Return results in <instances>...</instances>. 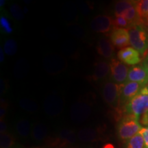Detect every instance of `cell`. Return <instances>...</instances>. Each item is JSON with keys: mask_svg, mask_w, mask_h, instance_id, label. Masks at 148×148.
Masks as SVG:
<instances>
[{"mask_svg": "<svg viewBox=\"0 0 148 148\" xmlns=\"http://www.w3.org/2000/svg\"><path fill=\"white\" fill-rule=\"evenodd\" d=\"M90 28L97 33H107L114 28L113 19L108 14H98L92 19Z\"/></svg>", "mask_w": 148, "mask_h": 148, "instance_id": "30bf717a", "label": "cell"}, {"mask_svg": "<svg viewBox=\"0 0 148 148\" xmlns=\"http://www.w3.org/2000/svg\"><path fill=\"white\" fill-rule=\"evenodd\" d=\"M110 66L111 81L117 84H123L127 82L130 69L126 64L117 59L112 58L110 62Z\"/></svg>", "mask_w": 148, "mask_h": 148, "instance_id": "8992f818", "label": "cell"}, {"mask_svg": "<svg viewBox=\"0 0 148 148\" xmlns=\"http://www.w3.org/2000/svg\"><path fill=\"white\" fill-rule=\"evenodd\" d=\"M125 148H146L142 135L138 133L129 139L125 143Z\"/></svg>", "mask_w": 148, "mask_h": 148, "instance_id": "7402d4cb", "label": "cell"}, {"mask_svg": "<svg viewBox=\"0 0 148 148\" xmlns=\"http://www.w3.org/2000/svg\"><path fill=\"white\" fill-rule=\"evenodd\" d=\"M43 65L48 73H58L64 69L66 62L58 56H51L44 59Z\"/></svg>", "mask_w": 148, "mask_h": 148, "instance_id": "5bb4252c", "label": "cell"}, {"mask_svg": "<svg viewBox=\"0 0 148 148\" xmlns=\"http://www.w3.org/2000/svg\"><path fill=\"white\" fill-rule=\"evenodd\" d=\"M128 32L130 45L145 58L148 51V34L145 28L142 24H135L128 29Z\"/></svg>", "mask_w": 148, "mask_h": 148, "instance_id": "3957f363", "label": "cell"}, {"mask_svg": "<svg viewBox=\"0 0 148 148\" xmlns=\"http://www.w3.org/2000/svg\"><path fill=\"white\" fill-rule=\"evenodd\" d=\"M125 114H130L138 119L143 114L148 112V86L142 88L123 108Z\"/></svg>", "mask_w": 148, "mask_h": 148, "instance_id": "7a4b0ae2", "label": "cell"}, {"mask_svg": "<svg viewBox=\"0 0 148 148\" xmlns=\"http://www.w3.org/2000/svg\"><path fill=\"white\" fill-rule=\"evenodd\" d=\"M140 134L143 136L144 142H145V145L146 148H148V126L142 127L139 132Z\"/></svg>", "mask_w": 148, "mask_h": 148, "instance_id": "f1b7e54d", "label": "cell"}, {"mask_svg": "<svg viewBox=\"0 0 148 148\" xmlns=\"http://www.w3.org/2000/svg\"><path fill=\"white\" fill-rule=\"evenodd\" d=\"M142 25H143L144 27H145L146 31L148 32V16L142 20Z\"/></svg>", "mask_w": 148, "mask_h": 148, "instance_id": "1f68e13d", "label": "cell"}, {"mask_svg": "<svg viewBox=\"0 0 148 148\" xmlns=\"http://www.w3.org/2000/svg\"><path fill=\"white\" fill-rule=\"evenodd\" d=\"M10 11L12 16L17 21H21L25 16L23 11L17 3H12L10 7Z\"/></svg>", "mask_w": 148, "mask_h": 148, "instance_id": "83f0119b", "label": "cell"}, {"mask_svg": "<svg viewBox=\"0 0 148 148\" xmlns=\"http://www.w3.org/2000/svg\"><path fill=\"white\" fill-rule=\"evenodd\" d=\"M4 51L2 49V47L0 48V62H2L4 60Z\"/></svg>", "mask_w": 148, "mask_h": 148, "instance_id": "d6a6232c", "label": "cell"}, {"mask_svg": "<svg viewBox=\"0 0 148 148\" xmlns=\"http://www.w3.org/2000/svg\"><path fill=\"white\" fill-rule=\"evenodd\" d=\"M97 51L101 56L105 59L113 58L114 47L110 39L106 37H101L97 44Z\"/></svg>", "mask_w": 148, "mask_h": 148, "instance_id": "2e32d148", "label": "cell"}, {"mask_svg": "<svg viewBox=\"0 0 148 148\" xmlns=\"http://www.w3.org/2000/svg\"><path fill=\"white\" fill-rule=\"evenodd\" d=\"M80 148H95V147H93V146H92V145H85V146H83V147H80Z\"/></svg>", "mask_w": 148, "mask_h": 148, "instance_id": "8d00e7d4", "label": "cell"}, {"mask_svg": "<svg viewBox=\"0 0 148 148\" xmlns=\"http://www.w3.org/2000/svg\"><path fill=\"white\" fill-rule=\"evenodd\" d=\"M144 87L142 84L134 82L127 81L121 84L120 92V108H123L133 97H135Z\"/></svg>", "mask_w": 148, "mask_h": 148, "instance_id": "ba28073f", "label": "cell"}, {"mask_svg": "<svg viewBox=\"0 0 148 148\" xmlns=\"http://www.w3.org/2000/svg\"><path fill=\"white\" fill-rule=\"evenodd\" d=\"M113 25L114 27L127 29L132 26L131 23L123 16H115V18L113 19Z\"/></svg>", "mask_w": 148, "mask_h": 148, "instance_id": "484cf974", "label": "cell"}, {"mask_svg": "<svg viewBox=\"0 0 148 148\" xmlns=\"http://www.w3.org/2000/svg\"><path fill=\"white\" fill-rule=\"evenodd\" d=\"M33 124L26 118H21L16 121L15 130L20 137L27 138L31 136Z\"/></svg>", "mask_w": 148, "mask_h": 148, "instance_id": "d6986e66", "label": "cell"}, {"mask_svg": "<svg viewBox=\"0 0 148 148\" xmlns=\"http://www.w3.org/2000/svg\"><path fill=\"white\" fill-rule=\"evenodd\" d=\"M77 139L84 143L95 142L101 138V132L98 130L92 127H84L80 129L77 133Z\"/></svg>", "mask_w": 148, "mask_h": 148, "instance_id": "e0dca14e", "label": "cell"}, {"mask_svg": "<svg viewBox=\"0 0 148 148\" xmlns=\"http://www.w3.org/2000/svg\"><path fill=\"white\" fill-rule=\"evenodd\" d=\"M134 5L142 22V20L148 16V0L134 1Z\"/></svg>", "mask_w": 148, "mask_h": 148, "instance_id": "cb8c5ba5", "label": "cell"}, {"mask_svg": "<svg viewBox=\"0 0 148 148\" xmlns=\"http://www.w3.org/2000/svg\"><path fill=\"white\" fill-rule=\"evenodd\" d=\"M121 84H117L112 81H106L101 88V96L105 102L116 109L120 114L123 112L120 108V92Z\"/></svg>", "mask_w": 148, "mask_h": 148, "instance_id": "277c9868", "label": "cell"}, {"mask_svg": "<svg viewBox=\"0 0 148 148\" xmlns=\"http://www.w3.org/2000/svg\"><path fill=\"white\" fill-rule=\"evenodd\" d=\"M5 82L4 81H3L2 79L1 80V93L2 94V92L3 93V92H5Z\"/></svg>", "mask_w": 148, "mask_h": 148, "instance_id": "e575fe53", "label": "cell"}, {"mask_svg": "<svg viewBox=\"0 0 148 148\" xmlns=\"http://www.w3.org/2000/svg\"><path fill=\"white\" fill-rule=\"evenodd\" d=\"M16 147V141L14 136L10 132H5L0 135V147L14 148Z\"/></svg>", "mask_w": 148, "mask_h": 148, "instance_id": "44dd1931", "label": "cell"}, {"mask_svg": "<svg viewBox=\"0 0 148 148\" xmlns=\"http://www.w3.org/2000/svg\"><path fill=\"white\" fill-rule=\"evenodd\" d=\"M103 148H114V145L111 143H107L106 145H103Z\"/></svg>", "mask_w": 148, "mask_h": 148, "instance_id": "d590c367", "label": "cell"}, {"mask_svg": "<svg viewBox=\"0 0 148 148\" xmlns=\"http://www.w3.org/2000/svg\"><path fill=\"white\" fill-rule=\"evenodd\" d=\"M7 106H8L7 103H5V101L3 102V101H1V108H0V118H1V120L4 119L5 115L7 112Z\"/></svg>", "mask_w": 148, "mask_h": 148, "instance_id": "f546056e", "label": "cell"}, {"mask_svg": "<svg viewBox=\"0 0 148 148\" xmlns=\"http://www.w3.org/2000/svg\"><path fill=\"white\" fill-rule=\"evenodd\" d=\"M147 86H148V85H147Z\"/></svg>", "mask_w": 148, "mask_h": 148, "instance_id": "ab89813d", "label": "cell"}, {"mask_svg": "<svg viewBox=\"0 0 148 148\" xmlns=\"http://www.w3.org/2000/svg\"><path fill=\"white\" fill-rule=\"evenodd\" d=\"M142 64H143V66H145V69H147V71H148V55L145 57V58H144L143 62V63H142Z\"/></svg>", "mask_w": 148, "mask_h": 148, "instance_id": "836d02e7", "label": "cell"}, {"mask_svg": "<svg viewBox=\"0 0 148 148\" xmlns=\"http://www.w3.org/2000/svg\"><path fill=\"white\" fill-rule=\"evenodd\" d=\"M19 106L22 109L29 112H35L38 110V106L36 102L28 98H23L19 101Z\"/></svg>", "mask_w": 148, "mask_h": 148, "instance_id": "603a6c76", "label": "cell"}, {"mask_svg": "<svg viewBox=\"0 0 148 148\" xmlns=\"http://www.w3.org/2000/svg\"><path fill=\"white\" fill-rule=\"evenodd\" d=\"M134 5V1H128V0H122L116 1L114 7V15L122 16L127 9Z\"/></svg>", "mask_w": 148, "mask_h": 148, "instance_id": "ffe728a7", "label": "cell"}, {"mask_svg": "<svg viewBox=\"0 0 148 148\" xmlns=\"http://www.w3.org/2000/svg\"><path fill=\"white\" fill-rule=\"evenodd\" d=\"M8 132V125L4 119L0 120V133L3 134V133Z\"/></svg>", "mask_w": 148, "mask_h": 148, "instance_id": "4dcf8cb0", "label": "cell"}, {"mask_svg": "<svg viewBox=\"0 0 148 148\" xmlns=\"http://www.w3.org/2000/svg\"><path fill=\"white\" fill-rule=\"evenodd\" d=\"M110 63L106 60H99L94 64V70L92 75L90 77L91 80L99 81L104 79L110 74Z\"/></svg>", "mask_w": 148, "mask_h": 148, "instance_id": "9a60e30c", "label": "cell"}, {"mask_svg": "<svg viewBox=\"0 0 148 148\" xmlns=\"http://www.w3.org/2000/svg\"><path fill=\"white\" fill-rule=\"evenodd\" d=\"M117 57L121 62L127 65H136L141 61L140 53L132 47H127L120 49L117 53Z\"/></svg>", "mask_w": 148, "mask_h": 148, "instance_id": "7c38bea8", "label": "cell"}, {"mask_svg": "<svg viewBox=\"0 0 148 148\" xmlns=\"http://www.w3.org/2000/svg\"><path fill=\"white\" fill-rule=\"evenodd\" d=\"M77 138V134L71 129H62L58 134L51 140V145L56 148H65L73 145Z\"/></svg>", "mask_w": 148, "mask_h": 148, "instance_id": "9c48e42d", "label": "cell"}, {"mask_svg": "<svg viewBox=\"0 0 148 148\" xmlns=\"http://www.w3.org/2000/svg\"><path fill=\"white\" fill-rule=\"evenodd\" d=\"M48 132H49V130L47 125L42 122H36L32 125L31 137L34 141L40 143V142L44 141L47 138Z\"/></svg>", "mask_w": 148, "mask_h": 148, "instance_id": "ac0fdd59", "label": "cell"}, {"mask_svg": "<svg viewBox=\"0 0 148 148\" xmlns=\"http://www.w3.org/2000/svg\"><path fill=\"white\" fill-rule=\"evenodd\" d=\"M5 2V0H1V1H0V3H0V5H1V7H2V5H4Z\"/></svg>", "mask_w": 148, "mask_h": 148, "instance_id": "74e56055", "label": "cell"}, {"mask_svg": "<svg viewBox=\"0 0 148 148\" xmlns=\"http://www.w3.org/2000/svg\"><path fill=\"white\" fill-rule=\"evenodd\" d=\"M64 100L58 94L51 93L46 97L43 102V109L45 113L50 116H58L63 111Z\"/></svg>", "mask_w": 148, "mask_h": 148, "instance_id": "52a82bcc", "label": "cell"}, {"mask_svg": "<svg viewBox=\"0 0 148 148\" xmlns=\"http://www.w3.org/2000/svg\"><path fill=\"white\" fill-rule=\"evenodd\" d=\"M110 40L114 47L122 49L130 45L128 29L114 27L110 34Z\"/></svg>", "mask_w": 148, "mask_h": 148, "instance_id": "8fae6325", "label": "cell"}, {"mask_svg": "<svg viewBox=\"0 0 148 148\" xmlns=\"http://www.w3.org/2000/svg\"><path fill=\"white\" fill-rule=\"evenodd\" d=\"M139 83L145 86L148 84V71L143 64H138L130 68L127 80Z\"/></svg>", "mask_w": 148, "mask_h": 148, "instance_id": "4fadbf2b", "label": "cell"}, {"mask_svg": "<svg viewBox=\"0 0 148 148\" xmlns=\"http://www.w3.org/2000/svg\"><path fill=\"white\" fill-rule=\"evenodd\" d=\"M0 27L2 32L6 34H10L13 32V28L8 18L5 17L3 14H1L0 17Z\"/></svg>", "mask_w": 148, "mask_h": 148, "instance_id": "4316f807", "label": "cell"}, {"mask_svg": "<svg viewBox=\"0 0 148 148\" xmlns=\"http://www.w3.org/2000/svg\"><path fill=\"white\" fill-rule=\"evenodd\" d=\"M142 127L137 117L130 114H125L119 120L116 127V134L120 140L127 142L139 133Z\"/></svg>", "mask_w": 148, "mask_h": 148, "instance_id": "6da1fadb", "label": "cell"}, {"mask_svg": "<svg viewBox=\"0 0 148 148\" xmlns=\"http://www.w3.org/2000/svg\"><path fill=\"white\" fill-rule=\"evenodd\" d=\"M30 148H43V147H30Z\"/></svg>", "mask_w": 148, "mask_h": 148, "instance_id": "f35d334b", "label": "cell"}, {"mask_svg": "<svg viewBox=\"0 0 148 148\" xmlns=\"http://www.w3.org/2000/svg\"><path fill=\"white\" fill-rule=\"evenodd\" d=\"M91 112V106L88 102L77 101L72 104L70 109V117L72 121L76 124H79L89 118Z\"/></svg>", "mask_w": 148, "mask_h": 148, "instance_id": "5b68a950", "label": "cell"}, {"mask_svg": "<svg viewBox=\"0 0 148 148\" xmlns=\"http://www.w3.org/2000/svg\"><path fill=\"white\" fill-rule=\"evenodd\" d=\"M3 51L5 54L8 56H13L17 51V44L13 39H7L3 44Z\"/></svg>", "mask_w": 148, "mask_h": 148, "instance_id": "d4e9b609", "label": "cell"}]
</instances>
